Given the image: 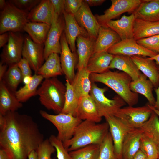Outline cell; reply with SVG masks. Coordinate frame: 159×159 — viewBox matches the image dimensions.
Returning <instances> with one entry per match:
<instances>
[{
  "label": "cell",
  "mask_w": 159,
  "mask_h": 159,
  "mask_svg": "<svg viewBox=\"0 0 159 159\" xmlns=\"http://www.w3.org/2000/svg\"><path fill=\"white\" fill-rule=\"evenodd\" d=\"M111 5L102 15H95L101 26L125 12L134 13L141 3L140 0H111Z\"/></svg>",
  "instance_id": "10"
},
{
  "label": "cell",
  "mask_w": 159,
  "mask_h": 159,
  "mask_svg": "<svg viewBox=\"0 0 159 159\" xmlns=\"http://www.w3.org/2000/svg\"><path fill=\"white\" fill-rule=\"evenodd\" d=\"M6 1L4 0H0V8L1 10H3L5 7Z\"/></svg>",
  "instance_id": "59"
},
{
  "label": "cell",
  "mask_w": 159,
  "mask_h": 159,
  "mask_svg": "<svg viewBox=\"0 0 159 159\" xmlns=\"http://www.w3.org/2000/svg\"><path fill=\"white\" fill-rule=\"evenodd\" d=\"M121 40L119 36L113 30L108 27L101 26L95 42L93 54L107 52Z\"/></svg>",
  "instance_id": "20"
},
{
  "label": "cell",
  "mask_w": 159,
  "mask_h": 159,
  "mask_svg": "<svg viewBox=\"0 0 159 159\" xmlns=\"http://www.w3.org/2000/svg\"><path fill=\"white\" fill-rule=\"evenodd\" d=\"M28 159H38L37 153L36 150H32L29 154Z\"/></svg>",
  "instance_id": "54"
},
{
  "label": "cell",
  "mask_w": 159,
  "mask_h": 159,
  "mask_svg": "<svg viewBox=\"0 0 159 159\" xmlns=\"http://www.w3.org/2000/svg\"><path fill=\"white\" fill-rule=\"evenodd\" d=\"M76 117L82 120H87L96 123L100 122L102 117L94 101L90 95L80 98Z\"/></svg>",
  "instance_id": "18"
},
{
  "label": "cell",
  "mask_w": 159,
  "mask_h": 159,
  "mask_svg": "<svg viewBox=\"0 0 159 159\" xmlns=\"http://www.w3.org/2000/svg\"><path fill=\"white\" fill-rule=\"evenodd\" d=\"M106 88H100L94 83L92 82L90 95L94 101L102 117L114 115L116 112L125 105L126 103L118 95L110 99L105 95Z\"/></svg>",
  "instance_id": "7"
},
{
  "label": "cell",
  "mask_w": 159,
  "mask_h": 159,
  "mask_svg": "<svg viewBox=\"0 0 159 159\" xmlns=\"http://www.w3.org/2000/svg\"><path fill=\"white\" fill-rule=\"evenodd\" d=\"M136 41L139 44L145 48L159 53V34L140 39Z\"/></svg>",
  "instance_id": "42"
},
{
  "label": "cell",
  "mask_w": 159,
  "mask_h": 159,
  "mask_svg": "<svg viewBox=\"0 0 159 159\" xmlns=\"http://www.w3.org/2000/svg\"><path fill=\"white\" fill-rule=\"evenodd\" d=\"M147 105L159 117V110L156 109L153 106L149 104H147Z\"/></svg>",
  "instance_id": "58"
},
{
  "label": "cell",
  "mask_w": 159,
  "mask_h": 159,
  "mask_svg": "<svg viewBox=\"0 0 159 159\" xmlns=\"http://www.w3.org/2000/svg\"><path fill=\"white\" fill-rule=\"evenodd\" d=\"M9 34L6 32L0 35V48L3 47L7 43L9 40Z\"/></svg>",
  "instance_id": "48"
},
{
  "label": "cell",
  "mask_w": 159,
  "mask_h": 159,
  "mask_svg": "<svg viewBox=\"0 0 159 159\" xmlns=\"http://www.w3.org/2000/svg\"><path fill=\"white\" fill-rule=\"evenodd\" d=\"M69 153L73 159H85L78 149Z\"/></svg>",
  "instance_id": "50"
},
{
  "label": "cell",
  "mask_w": 159,
  "mask_h": 159,
  "mask_svg": "<svg viewBox=\"0 0 159 159\" xmlns=\"http://www.w3.org/2000/svg\"><path fill=\"white\" fill-rule=\"evenodd\" d=\"M105 118L109 125L116 155L117 159H122V146L123 140L128 132L132 129L129 128L114 115Z\"/></svg>",
  "instance_id": "14"
},
{
  "label": "cell",
  "mask_w": 159,
  "mask_h": 159,
  "mask_svg": "<svg viewBox=\"0 0 159 159\" xmlns=\"http://www.w3.org/2000/svg\"><path fill=\"white\" fill-rule=\"evenodd\" d=\"M50 26L43 23L29 21L25 25L23 30L28 33L34 42L43 44L45 42Z\"/></svg>",
  "instance_id": "33"
},
{
  "label": "cell",
  "mask_w": 159,
  "mask_h": 159,
  "mask_svg": "<svg viewBox=\"0 0 159 159\" xmlns=\"http://www.w3.org/2000/svg\"><path fill=\"white\" fill-rule=\"evenodd\" d=\"M66 86L56 77L46 79L38 89L36 95L42 105L48 110L59 114L63 108Z\"/></svg>",
  "instance_id": "4"
},
{
  "label": "cell",
  "mask_w": 159,
  "mask_h": 159,
  "mask_svg": "<svg viewBox=\"0 0 159 159\" xmlns=\"http://www.w3.org/2000/svg\"><path fill=\"white\" fill-rule=\"evenodd\" d=\"M158 145L146 136L142 134L140 149L147 155L148 159H158Z\"/></svg>",
  "instance_id": "39"
},
{
  "label": "cell",
  "mask_w": 159,
  "mask_h": 159,
  "mask_svg": "<svg viewBox=\"0 0 159 159\" xmlns=\"http://www.w3.org/2000/svg\"><path fill=\"white\" fill-rule=\"evenodd\" d=\"M19 9L29 12L35 7L40 0H11L9 1Z\"/></svg>",
  "instance_id": "44"
},
{
  "label": "cell",
  "mask_w": 159,
  "mask_h": 159,
  "mask_svg": "<svg viewBox=\"0 0 159 159\" xmlns=\"http://www.w3.org/2000/svg\"><path fill=\"white\" fill-rule=\"evenodd\" d=\"M39 113L55 127L58 132L57 137L63 143L72 138L76 128L82 121L70 114L60 113L54 115L43 110H40Z\"/></svg>",
  "instance_id": "6"
},
{
  "label": "cell",
  "mask_w": 159,
  "mask_h": 159,
  "mask_svg": "<svg viewBox=\"0 0 159 159\" xmlns=\"http://www.w3.org/2000/svg\"><path fill=\"white\" fill-rule=\"evenodd\" d=\"M43 79L41 76L35 74L29 83L25 85L15 92L18 100L21 103L25 102L31 97L36 95L38 87Z\"/></svg>",
  "instance_id": "34"
},
{
  "label": "cell",
  "mask_w": 159,
  "mask_h": 159,
  "mask_svg": "<svg viewBox=\"0 0 159 159\" xmlns=\"http://www.w3.org/2000/svg\"><path fill=\"white\" fill-rule=\"evenodd\" d=\"M8 65L1 61L0 63V82H1L3 77L7 70Z\"/></svg>",
  "instance_id": "49"
},
{
  "label": "cell",
  "mask_w": 159,
  "mask_h": 159,
  "mask_svg": "<svg viewBox=\"0 0 159 159\" xmlns=\"http://www.w3.org/2000/svg\"><path fill=\"white\" fill-rule=\"evenodd\" d=\"M36 150L38 159H52V155L56 150L48 139L44 140Z\"/></svg>",
  "instance_id": "41"
},
{
  "label": "cell",
  "mask_w": 159,
  "mask_h": 159,
  "mask_svg": "<svg viewBox=\"0 0 159 159\" xmlns=\"http://www.w3.org/2000/svg\"><path fill=\"white\" fill-rule=\"evenodd\" d=\"M133 38L140 39L159 34V21H150L136 19L133 26Z\"/></svg>",
  "instance_id": "30"
},
{
  "label": "cell",
  "mask_w": 159,
  "mask_h": 159,
  "mask_svg": "<svg viewBox=\"0 0 159 159\" xmlns=\"http://www.w3.org/2000/svg\"><path fill=\"white\" fill-rule=\"evenodd\" d=\"M90 74L87 68L78 70L71 83L76 94L80 98L90 95L92 85Z\"/></svg>",
  "instance_id": "29"
},
{
  "label": "cell",
  "mask_w": 159,
  "mask_h": 159,
  "mask_svg": "<svg viewBox=\"0 0 159 159\" xmlns=\"http://www.w3.org/2000/svg\"><path fill=\"white\" fill-rule=\"evenodd\" d=\"M136 17L134 14L129 16L124 15L119 19L111 20L106 26L116 32L121 40L133 38V24Z\"/></svg>",
  "instance_id": "21"
},
{
  "label": "cell",
  "mask_w": 159,
  "mask_h": 159,
  "mask_svg": "<svg viewBox=\"0 0 159 159\" xmlns=\"http://www.w3.org/2000/svg\"><path fill=\"white\" fill-rule=\"evenodd\" d=\"M114 55L107 52L93 54L88 61L87 68L91 73L102 74L109 70Z\"/></svg>",
  "instance_id": "28"
},
{
  "label": "cell",
  "mask_w": 159,
  "mask_h": 159,
  "mask_svg": "<svg viewBox=\"0 0 159 159\" xmlns=\"http://www.w3.org/2000/svg\"><path fill=\"white\" fill-rule=\"evenodd\" d=\"M63 16L65 23L64 32L66 39L71 50L75 53V42L77 37L80 36H90L86 31L77 23L74 15L65 11Z\"/></svg>",
  "instance_id": "17"
},
{
  "label": "cell",
  "mask_w": 159,
  "mask_h": 159,
  "mask_svg": "<svg viewBox=\"0 0 159 159\" xmlns=\"http://www.w3.org/2000/svg\"><path fill=\"white\" fill-rule=\"evenodd\" d=\"M9 40L0 55L1 62L8 66L16 64L22 58L24 36L20 32H9Z\"/></svg>",
  "instance_id": "11"
},
{
  "label": "cell",
  "mask_w": 159,
  "mask_h": 159,
  "mask_svg": "<svg viewBox=\"0 0 159 159\" xmlns=\"http://www.w3.org/2000/svg\"><path fill=\"white\" fill-rule=\"evenodd\" d=\"M17 64L23 77L26 76H32V69L28 62L26 59L22 58Z\"/></svg>",
  "instance_id": "46"
},
{
  "label": "cell",
  "mask_w": 159,
  "mask_h": 159,
  "mask_svg": "<svg viewBox=\"0 0 159 159\" xmlns=\"http://www.w3.org/2000/svg\"><path fill=\"white\" fill-rule=\"evenodd\" d=\"M37 74L45 79L56 77L64 74L58 54H51L39 69Z\"/></svg>",
  "instance_id": "31"
},
{
  "label": "cell",
  "mask_w": 159,
  "mask_h": 159,
  "mask_svg": "<svg viewBox=\"0 0 159 159\" xmlns=\"http://www.w3.org/2000/svg\"><path fill=\"white\" fill-rule=\"evenodd\" d=\"M133 159H148L146 155L140 149L136 153Z\"/></svg>",
  "instance_id": "52"
},
{
  "label": "cell",
  "mask_w": 159,
  "mask_h": 159,
  "mask_svg": "<svg viewBox=\"0 0 159 159\" xmlns=\"http://www.w3.org/2000/svg\"><path fill=\"white\" fill-rule=\"evenodd\" d=\"M66 91L64 105L61 113L70 114L76 117L77 109L80 98L78 97L70 82L66 80Z\"/></svg>",
  "instance_id": "35"
},
{
  "label": "cell",
  "mask_w": 159,
  "mask_h": 159,
  "mask_svg": "<svg viewBox=\"0 0 159 159\" xmlns=\"http://www.w3.org/2000/svg\"><path fill=\"white\" fill-rule=\"evenodd\" d=\"M61 47L60 57L61 67L66 80L72 83L75 74L76 58L75 53L71 50L64 32L60 39Z\"/></svg>",
  "instance_id": "16"
},
{
  "label": "cell",
  "mask_w": 159,
  "mask_h": 159,
  "mask_svg": "<svg viewBox=\"0 0 159 159\" xmlns=\"http://www.w3.org/2000/svg\"><path fill=\"white\" fill-rule=\"evenodd\" d=\"M44 45L34 42L28 35L24 36L22 51V58L28 62L31 69L35 74L43 64Z\"/></svg>",
  "instance_id": "12"
},
{
  "label": "cell",
  "mask_w": 159,
  "mask_h": 159,
  "mask_svg": "<svg viewBox=\"0 0 159 159\" xmlns=\"http://www.w3.org/2000/svg\"><path fill=\"white\" fill-rule=\"evenodd\" d=\"M96 39L90 37L80 36L77 37L76 41L78 56V70L87 68L89 60L93 53Z\"/></svg>",
  "instance_id": "23"
},
{
  "label": "cell",
  "mask_w": 159,
  "mask_h": 159,
  "mask_svg": "<svg viewBox=\"0 0 159 159\" xmlns=\"http://www.w3.org/2000/svg\"><path fill=\"white\" fill-rule=\"evenodd\" d=\"M49 139L55 149L57 159H73L67 149L64 147L63 142L57 136L52 135Z\"/></svg>",
  "instance_id": "40"
},
{
  "label": "cell",
  "mask_w": 159,
  "mask_h": 159,
  "mask_svg": "<svg viewBox=\"0 0 159 159\" xmlns=\"http://www.w3.org/2000/svg\"><path fill=\"white\" fill-rule=\"evenodd\" d=\"M136 19L150 21H159V0H142L133 13Z\"/></svg>",
  "instance_id": "27"
},
{
  "label": "cell",
  "mask_w": 159,
  "mask_h": 159,
  "mask_svg": "<svg viewBox=\"0 0 159 159\" xmlns=\"http://www.w3.org/2000/svg\"><path fill=\"white\" fill-rule=\"evenodd\" d=\"M9 67L2 81L11 91L15 93L19 85L22 82L23 77L17 64Z\"/></svg>",
  "instance_id": "36"
},
{
  "label": "cell",
  "mask_w": 159,
  "mask_h": 159,
  "mask_svg": "<svg viewBox=\"0 0 159 159\" xmlns=\"http://www.w3.org/2000/svg\"><path fill=\"white\" fill-rule=\"evenodd\" d=\"M138 69L143 73L157 88L159 84V71L154 61L148 57L140 55L130 57Z\"/></svg>",
  "instance_id": "19"
},
{
  "label": "cell",
  "mask_w": 159,
  "mask_h": 159,
  "mask_svg": "<svg viewBox=\"0 0 159 159\" xmlns=\"http://www.w3.org/2000/svg\"><path fill=\"white\" fill-rule=\"evenodd\" d=\"M97 159H117L115 153L112 138L109 131L100 145Z\"/></svg>",
  "instance_id": "38"
},
{
  "label": "cell",
  "mask_w": 159,
  "mask_h": 159,
  "mask_svg": "<svg viewBox=\"0 0 159 159\" xmlns=\"http://www.w3.org/2000/svg\"><path fill=\"white\" fill-rule=\"evenodd\" d=\"M148 58L150 59L153 61L155 60L156 62V63L159 65V53L153 57H148Z\"/></svg>",
  "instance_id": "57"
},
{
  "label": "cell",
  "mask_w": 159,
  "mask_h": 159,
  "mask_svg": "<svg viewBox=\"0 0 159 159\" xmlns=\"http://www.w3.org/2000/svg\"><path fill=\"white\" fill-rule=\"evenodd\" d=\"M107 52L113 55H122L130 57L140 55L149 57L158 54L140 45L133 38L121 40L112 46Z\"/></svg>",
  "instance_id": "13"
},
{
  "label": "cell",
  "mask_w": 159,
  "mask_h": 159,
  "mask_svg": "<svg viewBox=\"0 0 159 159\" xmlns=\"http://www.w3.org/2000/svg\"><path fill=\"white\" fill-rule=\"evenodd\" d=\"M23 106L22 103L17 98L3 81L0 82V114L5 115L9 112L16 111Z\"/></svg>",
  "instance_id": "25"
},
{
  "label": "cell",
  "mask_w": 159,
  "mask_h": 159,
  "mask_svg": "<svg viewBox=\"0 0 159 159\" xmlns=\"http://www.w3.org/2000/svg\"><path fill=\"white\" fill-rule=\"evenodd\" d=\"M153 111L147 105L137 107L128 106L120 109L114 116L131 129H139L151 116Z\"/></svg>",
  "instance_id": "8"
},
{
  "label": "cell",
  "mask_w": 159,
  "mask_h": 159,
  "mask_svg": "<svg viewBox=\"0 0 159 159\" xmlns=\"http://www.w3.org/2000/svg\"><path fill=\"white\" fill-rule=\"evenodd\" d=\"M109 132L107 122L85 120L77 126L72 138L63 143L69 152L91 144L100 145Z\"/></svg>",
  "instance_id": "2"
},
{
  "label": "cell",
  "mask_w": 159,
  "mask_h": 159,
  "mask_svg": "<svg viewBox=\"0 0 159 159\" xmlns=\"http://www.w3.org/2000/svg\"><path fill=\"white\" fill-rule=\"evenodd\" d=\"M32 79V76H26L23 77L22 82L25 85H26L29 83Z\"/></svg>",
  "instance_id": "56"
},
{
  "label": "cell",
  "mask_w": 159,
  "mask_h": 159,
  "mask_svg": "<svg viewBox=\"0 0 159 159\" xmlns=\"http://www.w3.org/2000/svg\"><path fill=\"white\" fill-rule=\"evenodd\" d=\"M54 11L50 0H42L29 13V21L43 23L51 25Z\"/></svg>",
  "instance_id": "22"
},
{
  "label": "cell",
  "mask_w": 159,
  "mask_h": 159,
  "mask_svg": "<svg viewBox=\"0 0 159 159\" xmlns=\"http://www.w3.org/2000/svg\"><path fill=\"white\" fill-rule=\"evenodd\" d=\"M89 6H96L101 5L105 0H85Z\"/></svg>",
  "instance_id": "51"
},
{
  "label": "cell",
  "mask_w": 159,
  "mask_h": 159,
  "mask_svg": "<svg viewBox=\"0 0 159 159\" xmlns=\"http://www.w3.org/2000/svg\"><path fill=\"white\" fill-rule=\"evenodd\" d=\"M0 159H9L6 152L3 150L0 149Z\"/></svg>",
  "instance_id": "55"
},
{
  "label": "cell",
  "mask_w": 159,
  "mask_h": 159,
  "mask_svg": "<svg viewBox=\"0 0 159 159\" xmlns=\"http://www.w3.org/2000/svg\"><path fill=\"white\" fill-rule=\"evenodd\" d=\"M139 129L143 134L159 145V118L154 112Z\"/></svg>",
  "instance_id": "37"
},
{
  "label": "cell",
  "mask_w": 159,
  "mask_h": 159,
  "mask_svg": "<svg viewBox=\"0 0 159 159\" xmlns=\"http://www.w3.org/2000/svg\"><path fill=\"white\" fill-rule=\"evenodd\" d=\"M55 13L59 16L63 15L65 11V0H50Z\"/></svg>",
  "instance_id": "47"
},
{
  "label": "cell",
  "mask_w": 159,
  "mask_h": 159,
  "mask_svg": "<svg viewBox=\"0 0 159 159\" xmlns=\"http://www.w3.org/2000/svg\"><path fill=\"white\" fill-rule=\"evenodd\" d=\"M29 12L19 9L9 1H6L5 7L0 12V34L23 30L26 24L29 21L28 19Z\"/></svg>",
  "instance_id": "5"
},
{
  "label": "cell",
  "mask_w": 159,
  "mask_h": 159,
  "mask_svg": "<svg viewBox=\"0 0 159 159\" xmlns=\"http://www.w3.org/2000/svg\"><path fill=\"white\" fill-rule=\"evenodd\" d=\"M65 23L63 15L59 16L55 12L50 27L44 44V58L45 60L52 53L60 54V39L64 31Z\"/></svg>",
  "instance_id": "9"
},
{
  "label": "cell",
  "mask_w": 159,
  "mask_h": 159,
  "mask_svg": "<svg viewBox=\"0 0 159 159\" xmlns=\"http://www.w3.org/2000/svg\"><path fill=\"white\" fill-rule=\"evenodd\" d=\"M83 0H65V12L74 15L81 7Z\"/></svg>",
  "instance_id": "45"
},
{
  "label": "cell",
  "mask_w": 159,
  "mask_h": 159,
  "mask_svg": "<svg viewBox=\"0 0 159 159\" xmlns=\"http://www.w3.org/2000/svg\"><path fill=\"white\" fill-rule=\"evenodd\" d=\"M159 71V65H157ZM155 91L156 95V100L154 106H153L156 109L159 110V84L157 88H155Z\"/></svg>",
  "instance_id": "53"
},
{
  "label": "cell",
  "mask_w": 159,
  "mask_h": 159,
  "mask_svg": "<svg viewBox=\"0 0 159 159\" xmlns=\"http://www.w3.org/2000/svg\"><path fill=\"white\" fill-rule=\"evenodd\" d=\"M158 159H159V145H158Z\"/></svg>",
  "instance_id": "60"
},
{
  "label": "cell",
  "mask_w": 159,
  "mask_h": 159,
  "mask_svg": "<svg viewBox=\"0 0 159 159\" xmlns=\"http://www.w3.org/2000/svg\"><path fill=\"white\" fill-rule=\"evenodd\" d=\"M74 16L79 25L86 31L89 36L96 39L101 26L84 0L80 9Z\"/></svg>",
  "instance_id": "15"
},
{
  "label": "cell",
  "mask_w": 159,
  "mask_h": 159,
  "mask_svg": "<svg viewBox=\"0 0 159 159\" xmlns=\"http://www.w3.org/2000/svg\"><path fill=\"white\" fill-rule=\"evenodd\" d=\"M131 90L133 92L143 95L148 100L149 104L154 106L156 100L153 93L154 87L151 82L143 74L137 80L132 81L130 85Z\"/></svg>",
  "instance_id": "32"
},
{
  "label": "cell",
  "mask_w": 159,
  "mask_h": 159,
  "mask_svg": "<svg viewBox=\"0 0 159 159\" xmlns=\"http://www.w3.org/2000/svg\"><path fill=\"white\" fill-rule=\"evenodd\" d=\"M100 145L91 144L78 149L85 159H97Z\"/></svg>",
  "instance_id": "43"
},
{
  "label": "cell",
  "mask_w": 159,
  "mask_h": 159,
  "mask_svg": "<svg viewBox=\"0 0 159 159\" xmlns=\"http://www.w3.org/2000/svg\"><path fill=\"white\" fill-rule=\"evenodd\" d=\"M142 134L140 129H132L128 132L122 144V159H133L140 149Z\"/></svg>",
  "instance_id": "24"
},
{
  "label": "cell",
  "mask_w": 159,
  "mask_h": 159,
  "mask_svg": "<svg viewBox=\"0 0 159 159\" xmlns=\"http://www.w3.org/2000/svg\"><path fill=\"white\" fill-rule=\"evenodd\" d=\"M90 78L92 82H100L113 90L128 106H133L138 101V94L130 88L132 78L123 72L109 70L102 74L92 73Z\"/></svg>",
  "instance_id": "3"
},
{
  "label": "cell",
  "mask_w": 159,
  "mask_h": 159,
  "mask_svg": "<svg viewBox=\"0 0 159 159\" xmlns=\"http://www.w3.org/2000/svg\"><path fill=\"white\" fill-rule=\"evenodd\" d=\"M117 69L129 75L132 81L138 79L142 73L130 57L116 55L112 60L109 69Z\"/></svg>",
  "instance_id": "26"
},
{
  "label": "cell",
  "mask_w": 159,
  "mask_h": 159,
  "mask_svg": "<svg viewBox=\"0 0 159 159\" xmlns=\"http://www.w3.org/2000/svg\"><path fill=\"white\" fill-rule=\"evenodd\" d=\"M5 122L0 126V147L9 159H27L44 140L37 123L32 117L17 111L4 115Z\"/></svg>",
  "instance_id": "1"
}]
</instances>
